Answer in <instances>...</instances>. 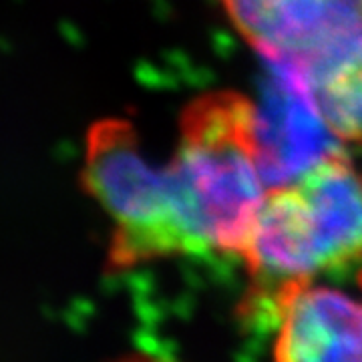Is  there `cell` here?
Listing matches in <instances>:
<instances>
[{
    "mask_svg": "<svg viewBox=\"0 0 362 362\" xmlns=\"http://www.w3.org/2000/svg\"><path fill=\"white\" fill-rule=\"evenodd\" d=\"M240 258L256 302L362 258V173L344 151L272 189Z\"/></svg>",
    "mask_w": 362,
    "mask_h": 362,
    "instance_id": "2",
    "label": "cell"
},
{
    "mask_svg": "<svg viewBox=\"0 0 362 362\" xmlns=\"http://www.w3.org/2000/svg\"><path fill=\"white\" fill-rule=\"evenodd\" d=\"M328 129L362 145V26L304 78Z\"/></svg>",
    "mask_w": 362,
    "mask_h": 362,
    "instance_id": "7",
    "label": "cell"
},
{
    "mask_svg": "<svg viewBox=\"0 0 362 362\" xmlns=\"http://www.w3.org/2000/svg\"><path fill=\"white\" fill-rule=\"evenodd\" d=\"M361 286H362V272H361Z\"/></svg>",
    "mask_w": 362,
    "mask_h": 362,
    "instance_id": "9",
    "label": "cell"
},
{
    "mask_svg": "<svg viewBox=\"0 0 362 362\" xmlns=\"http://www.w3.org/2000/svg\"><path fill=\"white\" fill-rule=\"evenodd\" d=\"M266 63L262 97L256 101V159L268 192L286 187L344 143L328 129L306 83L296 71Z\"/></svg>",
    "mask_w": 362,
    "mask_h": 362,
    "instance_id": "5",
    "label": "cell"
},
{
    "mask_svg": "<svg viewBox=\"0 0 362 362\" xmlns=\"http://www.w3.org/2000/svg\"><path fill=\"white\" fill-rule=\"evenodd\" d=\"M264 61L304 78L362 26V0H220Z\"/></svg>",
    "mask_w": 362,
    "mask_h": 362,
    "instance_id": "4",
    "label": "cell"
},
{
    "mask_svg": "<svg viewBox=\"0 0 362 362\" xmlns=\"http://www.w3.org/2000/svg\"><path fill=\"white\" fill-rule=\"evenodd\" d=\"M81 181L113 221V268L183 254L171 169L147 161L129 119L105 117L90 125Z\"/></svg>",
    "mask_w": 362,
    "mask_h": 362,
    "instance_id": "3",
    "label": "cell"
},
{
    "mask_svg": "<svg viewBox=\"0 0 362 362\" xmlns=\"http://www.w3.org/2000/svg\"><path fill=\"white\" fill-rule=\"evenodd\" d=\"M121 362H159V361H149V358H127V361Z\"/></svg>",
    "mask_w": 362,
    "mask_h": 362,
    "instance_id": "8",
    "label": "cell"
},
{
    "mask_svg": "<svg viewBox=\"0 0 362 362\" xmlns=\"http://www.w3.org/2000/svg\"><path fill=\"white\" fill-rule=\"evenodd\" d=\"M270 308L274 362H362V300L312 280L288 286Z\"/></svg>",
    "mask_w": 362,
    "mask_h": 362,
    "instance_id": "6",
    "label": "cell"
},
{
    "mask_svg": "<svg viewBox=\"0 0 362 362\" xmlns=\"http://www.w3.org/2000/svg\"><path fill=\"white\" fill-rule=\"evenodd\" d=\"M169 169L183 254L240 256L268 187L256 159V101L211 90L181 109Z\"/></svg>",
    "mask_w": 362,
    "mask_h": 362,
    "instance_id": "1",
    "label": "cell"
}]
</instances>
